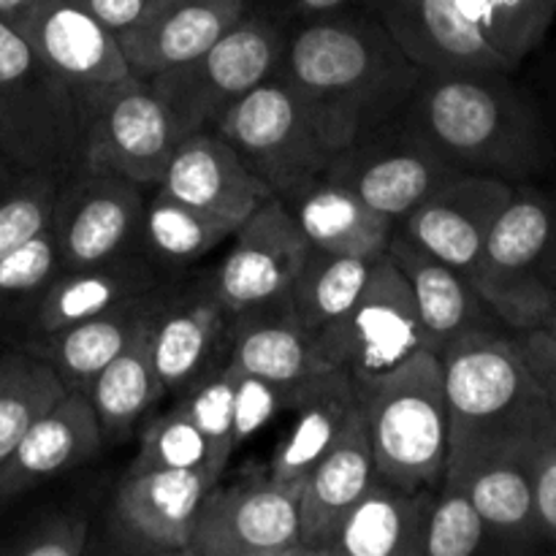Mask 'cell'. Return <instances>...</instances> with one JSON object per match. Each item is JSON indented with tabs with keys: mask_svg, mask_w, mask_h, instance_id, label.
I'll return each mask as SVG.
<instances>
[{
	"mask_svg": "<svg viewBox=\"0 0 556 556\" xmlns=\"http://www.w3.org/2000/svg\"><path fill=\"white\" fill-rule=\"evenodd\" d=\"M177 396L179 410L204 434L215 467L226 472L233 451L239 448L237 427H233V372L228 362L206 372Z\"/></svg>",
	"mask_w": 556,
	"mask_h": 556,
	"instance_id": "cell-37",
	"label": "cell"
},
{
	"mask_svg": "<svg viewBox=\"0 0 556 556\" xmlns=\"http://www.w3.org/2000/svg\"><path fill=\"white\" fill-rule=\"evenodd\" d=\"M424 71L514 74L543 43L556 0H362Z\"/></svg>",
	"mask_w": 556,
	"mask_h": 556,
	"instance_id": "cell-4",
	"label": "cell"
},
{
	"mask_svg": "<svg viewBox=\"0 0 556 556\" xmlns=\"http://www.w3.org/2000/svg\"><path fill=\"white\" fill-rule=\"evenodd\" d=\"M448 407V459L443 481L492 459H525L546 434L556 410L508 329H481L440 353Z\"/></svg>",
	"mask_w": 556,
	"mask_h": 556,
	"instance_id": "cell-3",
	"label": "cell"
},
{
	"mask_svg": "<svg viewBox=\"0 0 556 556\" xmlns=\"http://www.w3.org/2000/svg\"><path fill=\"white\" fill-rule=\"evenodd\" d=\"M448 483L470 494L486 532V554L546 552L525 459L481 462Z\"/></svg>",
	"mask_w": 556,
	"mask_h": 556,
	"instance_id": "cell-31",
	"label": "cell"
},
{
	"mask_svg": "<svg viewBox=\"0 0 556 556\" xmlns=\"http://www.w3.org/2000/svg\"><path fill=\"white\" fill-rule=\"evenodd\" d=\"M548 128H552V136H554V147H556V123H548Z\"/></svg>",
	"mask_w": 556,
	"mask_h": 556,
	"instance_id": "cell-49",
	"label": "cell"
},
{
	"mask_svg": "<svg viewBox=\"0 0 556 556\" xmlns=\"http://www.w3.org/2000/svg\"><path fill=\"white\" fill-rule=\"evenodd\" d=\"M60 253L54 244L52 231H43L25 242L22 248L11 250L0 258V313L14 309L20 304H33L47 291L49 282L60 275Z\"/></svg>",
	"mask_w": 556,
	"mask_h": 556,
	"instance_id": "cell-40",
	"label": "cell"
},
{
	"mask_svg": "<svg viewBox=\"0 0 556 556\" xmlns=\"http://www.w3.org/2000/svg\"><path fill=\"white\" fill-rule=\"evenodd\" d=\"M81 123L68 92L14 25L0 20V157L22 172L74 174Z\"/></svg>",
	"mask_w": 556,
	"mask_h": 556,
	"instance_id": "cell-7",
	"label": "cell"
},
{
	"mask_svg": "<svg viewBox=\"0 0 556 556\" xmlns=\"http://www.w3.org/2000/svg\"><path fill=\"white\" fill-rule=\"evenodd\" d=\"M155 291L117 304V307L79 320V324L52 331V334L33 337L27 351L33 356L43 358L58 372L65 391H81L85 394L92 380H96V375L112 358H117L130 345V340L139 334L141 326L150 320Z\"/></svg>",
	"mask_w": 556,
	"mask_h": 556,
	"instance_id": "cell-30",
	"label": "cell"
},
{
	"mask_svg": "<svg viewBox=\"0 0 556 556\" xmlns=\"http://www.w3.org/2000/svg\"><path fill=\"white\" fill-rule=\"evenodd\" d=\"M552 315H556V275H554V291H552Z\"/></svg>",
	"mask_w": 556,
	"mask_h": 556,
	"instance_id": "cell-48",
	"label": "cell"
},
{
	"mask_svg": "<svg viewBox=\"0 0 556 556\" xmlns=\"http://www.w3.org/2000/svg\"><path fill=\"white\" fill-rule=\"evenodd\" d=\"M215 130L282 201L324 177L334 157L280 68L239 98Z\"/></svg>",
	"mask_w": 556,
	"mask_h": 556,
	"instance_id": "cell-9",
	"label": "cell"
},
{
	"mask_svg": "<svg viewBox=\"0 0 556 556\" xmlns=\"http://www.w3.org/2000/svg\"><path fill=\"white\" fill-rule=\"evenodd\" d=\"M155 288L157 266H152L139 250L81 269H60L33 309V334H52L130 299L147 296Z\"/></svg>",
	"mask_w": 556,
	"mask_h": 556,
	"instance_id": "cell-28",
	"label": "cell"
},
{
	"mask_svg": "<svg viewBox=\"0 0 556 556\" xmlns=\"http://www.w3.org/2000/svg\"><path fill=\"white\" fill-rule=\"evenodd\" d=\"M16 30L65 87L81 130L109 98L139 79L119 38L68 0H36Z\"/></svg>",
	"mask_w": 556,
	"mask_h": 556,
	"instance_id": "cell-10",
	"label": "cell"
},
{
	"mask_svg": "<svg viewBox=\"0 0 556 556\" xmlns=\"http://www.w3.org/2000/svg\"><path fill=\"white\" fill-rule=\"evenodd\" d=\"M85 394L96 410L103 443H123L134 434L144 413L166 394L152 362L150 320L130 345L96 375Z\"/></svg>",
	"mask_w": 556,
	"mask_h": 556,
	"instance_id": "cell-32",
	"label": "cell"
},
{
	"mask_svg": "<svg viewBox=\"0 0 556 556\" xmlns=\"http://www.w3.org/2000/svg\"><path fill=\"white\" fill-rule=\"evenodd\" d=\"M418 351H424V331L413 291L386 253L372 264L348 318L326 340L324 358L353 380H364L391 372Z\"/></svg>",
	"mask_w": 556,
	"mask_h": 556,
	"instance_id": "cell-13",
	"label": "cell"
},
{
	"mask_svg": "<svg viewBox=\"0 0 556 556\" xmlns=\"http://www.w3.org/2000/svg\"><path fill=\"white\" fill-rule=\"evenodd\" d=\"M237 228L223 217L174 199L168 190L155 188L144 204L136 248H141V255H147L152 266H190L215 253Z\"/></svg>",
	"mask_w": 556,
	"mask_h": 556,
	"instance_id": "cell-34",
	"label": "cell"
},
{
	"mask_svg": "<svg viewBox=\"0 0 556 556\" xmlns=\"http://www.w3.org/2000/svg\"><path fill=\"white\" fill-rule=\"evenodd\" d=\"M288 36L271 16L233 22L206 52L144 79L174 114L182 134L215 130L223 114L282 65Z\"/></svg>",
	"mask_w": 556,
	"mask_h": 556,
	"instance_id": "cell-8",
	"label": "cell"
},
{
	"mask_svg": "<svg viewBox=\"0 0 556 556\" xmlns=\"http://www.w3.org/2000/svg\"><path fill=\"white\" fill-rule=\"evenodd\" d=\"M386 253L410 286L427 351L440 356L470 331L503 329L462 271L418 248L402 231H394Z\"/></svg>",
	"mask_w": 556,
	"mask_h": 556,
	"instance_id": "cell-21",
	"label": "cell"
},
{
	"mask_svg": "<svg viewBox=\"0 0 556 556\" xmlns=\"http://www.w3.org/2000/svg\"><path fill=\"white\" fill-rule=\"evenodd\" d=\"M244 11L248 0H161L141 25L119 36V47L134 74L150 79L206 52Z\"/></svg>",
	"mask_w": 556,
	"mask_h": 556,
	"instance_id": "cell-24",
	"label": "cell"
},
{
	"mask_svg": "<svg viewBox=\"0 0 556 556\" xmlns=\"http://www.w3.org/2000/svg\"><path fill=\"white\" fill-rule=\"evenodd\" d=\"M188 556H302L299 492L269 472H250L206 492Z\"/></svg>",
	"mask_w": 556,
	"mask_h": 556,
	"instance_id": "cell-12",
	"label": "cell"
},
{
	"mask_svg": "<svg viewBox=\"0 0 556 556\" xmlns=\"http://www.w3.org/2000/svg\"><path fill=\"white\" fill-rule=\"evenodd\" d=\"M356 0H288L293 11H299L302 16H324V14H334V11L351 9Z\"/></svg>",
	"mask_w": 556,
	"mask_h": 556,
	"instance_id": "cell-46",
	"label": "cell"
},
{
	"mask_svg": "<svg viewBox=\"0 0 556 556\" xmlns=\"http://www.w3.org/2000/svg\"><path fill=\"white\" fill-rule=\"evenodd\" d=\"M228 367L233 372V427H237V443L242 445L291 407L293 386L286 389V386L255 378L233 367L231 362Z\"/></svg>",
	"mask_w": 556,
	"mask_h": 556,
	"instance_id": "cell-42",
	"label": "cell"
},
{
	"mask_svg": "<svg viewBox=\"0 0 556 556\" xmlns=\"http://www.w3.org/2000/svg\"><path fill=\"white\" fill-rule=\"evenodd\" d=\"M128 470H204L223 476L212 462L204 434L177 405L141 427L139 451Z\"/></svg>",
	"mask_w": 556,
	"mask_h": 556,
	"instance_id": "cell-36",
	"label": "cell"
},
{
	"mask_svg": "<svg viewBox=\"0 0 556 556\" xmlns=\"http://www.w3.org/2000/svg\"><path fill=\"white\" fill-rule=\"evenodd\" d=\"M217 481L204 470H125L112 500V532L119 548L188 556L195 516Z\"/></svg>",
	"mask_w": 556,
	"mask_h": 556,
	"instance_id": "cell-17",
	"label": "cell"
},
{
	"mask_svg": "<svg viewBox=\"0 0 556 556\" xmlns=\"http://www.w3.org/2000/svg\"><path fill=\"white\" fill-rule=\"evenodd\" d=\"M65 174L25 172L0 195V258L52 226Z\"/></svg>",
	"mask_w": 556,
	"mask_h": 556,
	"instance_id": "cell-38",
	"label": "cell"
},
{
	"mask_svg": "<svg viewBox=\"0 0 556 556\" xmlns=\"http://www.w3.org/2000/svg\"><path fill=\"white\" fill-rule=\"evenodd\" d=\"M552 434H554V440H556V424H554V432Z\"/></svg>",
	"mask_w": 556,
	"mask_h": 556,
	"instance_id": "cell-50",
	"label": "cell"
},
{
	"mask_svg": "<svg viewBox=\"0 0 556 556\" xmlns=\"http://www.w3.org/2000/svg\"><path fill=\"white\" fill-rule=\"evenodd\" d=\"M438 489H402L372 478L331 535L324 556H424Z\"/></svg>",
	"mask_w": 556,
	"mask_h": 556,
	"instance_id": "cell-25",
	"label": "cell"
},
{
	"mask_svg": "<svg viewBox=\"0 0 556 556\" xmlns=\"http://www.w3.org/2000/svg\"><path fill=\"white\" fill-rule=\"evenodd\" d=\"M375 261L309 248L307 258H304L299 275L293 277L286 299L299 324L315 340L320 356H324L326 340L340 329V324L356 304Z\"/></svg>",
	"mask_w": 556,
	"mask_h": 556,
	"instance_id": "cell-33",
	"label": "cell"
},
{
	"mask_svg": "<svg viewBox=\"0 0 556 556\" xmlns=\"http://www.w3.org/2000/svg\"><path fill=\"white\" fill-rule=\"evenodd\" d=\"M228 320L212 280L188 291H155L150 345L157 378L166 394H182L228 358Z\"/></svg>",
	"mask_w": 556,
	"mask_h": 556,
	"instance_id": "cell-19",
	"label": "cell"
},
{
	"mask_svg": "<svg viewBox=\"0 0 556 556\" xmlns=\"http://www.w3.org/2000/svg\"><path fill=\"white\" fill-rule=\"evenodd\" d=\"M309 248L375 261L386 255L396 223L358 199L345 185L320 177L286 199Z\"/></svg>",
	"mask_w": 556,
	"mask_h": 556,
	"instance_id": "cell-29",
	"label": "cell"
},
{
	"mask_svg": "<svg viewBox=\"0 0 556 556\" xmlns=\"http://www.w3.org/2000/svg\"><path fill=\"white\" fill-rule=\"evenodd\" d=\"M556 275V201L532 185H516L489 231L472 288L503 329H530L552 313Z\"/></svg>",
	"mask_w": 556,
	"mask_h": 556,
	"instance_id": "cell-6",
	"label": "cell"
},
{
	"mask_svg": "<svg viewBox=\"0 0 556 556\" xmlns=\"http://www.w3.org/2000/svg\"><path fill=\"white\" fill-rule=\"evenodd\" d=\"M454 174H459V168L451 166L400 112L337 152L324 177L345 185L400 226Z\"/></svg>",
	"mask_w": 556,
	"mask_h": 556,
	"instance_id": "cell-11",
	"label": "cell"
},
{
	"mask_svg": "<svg viewBox=\"0 0 556 556\" xmlns=\"http://www.w3.org/2000/svg\"><path fill=\"white\" fill-rule=\"evenodd\" d=\"M402 117L459 172L525 185L556 161L546 114L500 71H421Z\"/></svg>",
	"mask_w": 556,
	"mask_h": 556,
	"instance_id": "cell-2",
	"label": "cell"
},
{
	"mask_svg": "<svg viewBox=\"0 0 556 556\" xmlns=\"http://www.w3.org/2000/svg\"><path fill=\"white\" fill-rule=\"evenodd\" d=\"M68 394L43 358L16 351L0 358V465L27 429Z\"/></svg>",
	"mask_w": 556,
	"mask_h": 556,
	"instance_id": "cell-35",
	"label": "cell"
},
{
	"mask_svg": "<svg viewBox=\"0 0 556 556\" xmlns=\"http://www.w3.org/2000/svg\"><path fill=\"white\" fill-rule=\"evenodd\" d=\"M233 244L210 277L228 313L286 299L293 277L302 269L309 242L280 195H269L233 231Z\"/></svg>",
	"mask_w": 556,
	"mask_h": 556,
	"instance_id": "cell-16",
	"label": "cell"
},
{
	"mask_svg": "<svg viewBox=\"0 0 556 556\" xmlns=\"http://www.w3.org/2000/svg\"><path fill=\"white\" fill-rule=\"evenodd\" d=\"M68 3L90 14L92 20L101 22L103 27H109L119 38L123 33L141 25L157 9L161 0H68Z\"/></svg>",
	"mask_w": 556,
	"mask_h": 556,
	"instance_id": "cell-45",
	"label": "cell"
},
{
	"mask_svg": "<svg viewBox=\"0 0 556 556\" xmlns=\"http://www.w3.org/2000/svg\"><path fill=\"white\" fill-rule=\"evenodd\" d=\"M157 188L233 226L275 195L217 130L182 136Z\"/></svg>",
	"mask_w": 556,
	"mask_h": 556,
	"instance_id": "cell-20",
	"label": "cell"
},
{
	"mask_svg": "<svg viewBox=\"0 0 556 556\" xmlns=\"http://www.w3.org/2000/svg\"><path fill=\"white\" fill-rule=\"evenodd\" d=\"M182 136L166 103L144 79H136L85 125L79 168L119 174L144 188H157Z\"/></svg>",
	"mask_w": 556,
	"mask_h": 556,
	"instance_id": "cell-14",
	"label": "cell"
},
{
	"mask_svg": "<svg viewBox=\"0 0 556 556\" xmlns=\"http://www.w3.org/2000/svg\"><path fill=\"white\" fill-rule=\"evenodd\" d=\"M375 476L402 489H438L448 459V407L443 362L418 351L391 372L353 380Z\"/></svg>",
	"mask_w": 556,
	"mask_h": 556,
	"instance_id": "cell-5",
	"label": "cell"
},
{
	"mask_svg": "<svg viewBox=\"0 0 556 556\" xmlns=\"http://www.w3.org/2000/svg\"><path fill=\"white\" fill-rule=\"evenodd\" d=\"M514 193L516 185L508 179L459 172L424 199L396 231L472 282L489 231Z\"/></svg>",
	"mask_w": 556,
	"mask_h": 556,
	"instance_id": "cell-18",
	"label": "cell"
},
{
	"mask_svg": "<svg viewBox=\"0 0 556 556\" xmlns=\"http://www.w3.org/2000/svg\"><path fill=\"white\" fill-rule=\"evenodd\" d=\"M90 521L81 510H54L36 519L14 541L0 546L9 556H79L87 552Z\"/></svg>",
	"mask_w": 556,
	"mask_h": 556,
	"instance_id": "cell-41",
	"label": "cell"
},
{
	"mask_svg": "<svg viewBox=\"0 0 556 556\" xmlns=\"http://www.w3.org/2000/svg\"><path fill=\"white\" fill-rule=\"evenodd\" d=\"M291 429L269 459V476L302 492L304 478L337 445L358 413L353 378L340 367L324 369L293 386Z\"/></svg>",
	"mask_w": 556,
	"mask_h": 556,
	"instance_id": "cell-22",
	"label": "cell"
},
{
	"mask_svg": "<svg viewBox=\"0 0 556 556\" xmlns=\"http://www.w3.org/2000/svg\"><path fill=\"white\" fill-rule=\"evenodd\" d=\"M486 554V532L470 494L459 483L443 481L429 510L424 556Z\"/></svg>",
	"mask_w": 556,
	"mask_h": 556,
	"instance_id": "cell-39",
	"label": "cell"
},
{
	"mask_svg": "<svg viewBox=\"0 0 556 556\" xmlns=\"http://www.w3.org/2000/svg\"><path fill=\"white\" fill-rule=\"evenodd\" d=\"M33 5H36V0H0V20L20 27L22 20H25L27 11H30Z\"/></svg>",
	"mask_w": 556,
	"mask_h": 556,
	"instance_id": "cell-47",
	"label": "cell"
},
{
	"mask_svg": "<svg viewBox=\"0 0 556 556\" xmlns=\"http://www.w3.org/2000/svg\"><path fill=\"white\" fill-rule=\"evenodd\" d=\"M375 478L372 445L362 405L334 448L309 470L299 492L302 556H324L331 535Z\"/></svg>",
	"mask_w": 556,
	"mask_h": 556,
	"instance_id": "cell-26",
	"label": "cell"
},
{
	"mask_svg": "<svg viewBox=\"0 0 556 556\" xmlns=\"http://www.w3.org/2000/svg\"><path fill=\"white\" fill-rule=\"evenodd\" d=\"M63 182L52 215L54 244L63 269L101 264V261L136 250L141 215H144V185L109 172H85Z\"/></svg>",
	"mask_w": 556,
	"mask_h": 556,
	"instance_id": "cell-15",
	"label": "cell"
},
{
	"mask_svg": "<svg viewBox=\"0 0 556 556\" xmlns=\"http://www.w3.org/2000/svg\"><path fill=\"white\" fill-rule=\"evenodd\" d=\"M554 432V429H552ZM527 472L535 494L538 527H541L543 548L556 552V440L546 434L530 454L525 456Z\"/></svg>",
	"mask_w": 556,
	"mask_h": 556,
	"instance_id": "cell-43",
	"label": "cell"
},
{
	"mask_svg": "<svg viewBox=\"0 0 556 556\" xmlns=\"http://www.w3.org/2000/svg\"><path fill=\"white\" fill-rule=\"evenodd\" d=\"M421 71L378 16L351 9L309 16L288 36L280 65L334 155L394 119Z\"/></svg>",
	"mask_w": 556,
	"mask_h": 556,
	"instance_id": "cell-1",
	"label": "cell"
},
{
	"mask_svg": "<svg viewBox=\"0 0 556 556\" xmlns=\"http://www.w3.org/2000/svg\"><path fill=\"white\" fill-rule=\"evenodd\" d=\"M103 434L96 410L81 391H68L38 418L0 465V497H20L36 483L65 476L101 454Z\"/></svg>",
	"mask_w": 556,
	"mask_h": 556,
	"instance_id": "cell-23",
	"label": "cell"
},
{
	"mask_svg": "<svg viewBox=\"0 0 556 556\" xmlns=\"http://www.w3.org/2000/svg\"><path fill=\"white\" fill-rule=\"evenodd\" d=\"M510 342L519 351L521 362L538 380L546 400L556 410V315L548 313L546 320L530 329L508 331Z\"/></svg>",
	"mask_w": 556,
	"mask_h": 556,
	"instance_id": "cell-44",
	"label": "cell"
},
{
	"mask_svg": "<svg viewBox=\"0 0 556 556\" xmlns=\"http://www.w3.org/2000/svg\"><path fill=\"white\" fill-rule=\"evenodd\" d=\"M226 362L286 389L331 369L309 331L296 320L288 299L231 315Z\"/></svg>",
	"mask_w": 556,
	"mask_h": 556,
	"instance_id": "cell-27",
	"label": "cell"
}]
</instances>
